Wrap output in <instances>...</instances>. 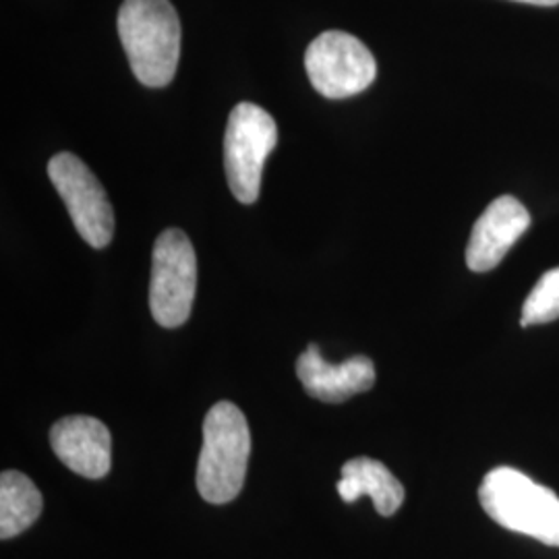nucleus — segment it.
Listing matches in <instances>:
<instances>
[{
	"mask_svg": "<svg viewBox=\"0 0 559 559\" xmlns=\"http://www.w3.org/2000/svg\"><path fill=\"white\" fill-rule=\"evenodd\" d=\"M48 177L81 239L94 249L110 245L115 235V212L98 177L75 154L62 152L48 162Z\"/></svg>",
	"mask_w": 559,
	"mask_h": 559,
	"instance_id": "obj_7",
	"label": "nucleus"
},
{
	"mask_svg": "<svg viewBox=\"0 0 559 559\" xmlns=\"http://www.w3.org/2000/svg\"><path fill=\"white\" fill-rule=\"evenodd\" d=\"M528 226L531 214L516 198L501 195L491 201L473 226L466 247L468 270L483 274L498 267Z\"/></svg>",
	"mask_w": 559,
	"mask_h": 559,
	"instance_id": "obj_8",
	"label": "nucleus"
},
{
	"mask_svg": "<svg viewBox=\"0 0 559 559\" xmlns=\"http://www.w3.org/2000/svg\"><path fill=\"white\" fill-rule=\"evenodd\" d=\"M297 378L311 399L340 404L376 385V365L362 355L332 365L321 357L318 344H309L297 360Z\"/></svg>",
	"mask_w": 559,
	"mask_h": 559,
	"instance_id": "obj_10",
	"label": "nucleus"
},
{
	"mask_svg": "<svg viewBox=\"0 0 559 559\" xmlns=\"http://www.w3.org/2000/svg\"><path fill=\"white\" fill-rule=\"evenodd\" d=\"M485 514L503 528L559 547V496L512 466H498L479 487Z\"/></svg>",
	"mask_w": 559,
	"mask_h": 559,
	"instance_id": "obj_2",
	"label": "nucleus"
},
{
	"mask_svg": "<svg viewBox=\"0 0 559 559\" xmlns=\"http://www.w3.org/2000/svg\"><path fill=\"white\" fill-rule=\"evenodd\" d=\"M57 459L85 479H102L112 466V438L102 420L85 415L64 417L50 429Z\"/></svg>",
	"mask_w": 559,
	"mask_h": 559,
	"instance_id": "obj_9",
	"label": "nucleus"
},
{
	"mask_svg": "<svg viewBox=\"0 0 559 559\" xmlns=\"http://www.w3.org/2000/svg\"><path fill=\"white\" fill-rule=\"evenodd\" d=\"M119 36L133 75L145 87H166L175 80L180 21L170 0H124L119 9Z\"/></svg>",
	"mask_w": 559,
	"mask_h": 559,
	"instance_id": "obj_1",
	"label": "nucleus"
},
{
	"mask_svg": "<svg viewBox=\"0 0 559 559\" xmlns=\"http://www.w3.org/2000/svg\"><path fill=\"white\" fill-rule=\"evenodd\" d=\"M278 143L274 117L258 104L240 102L226 124L224 168L233 195L251 205L260 200L261 173Z\"/></svg>",
	"mask_w": 559,
	"mask_h": 559,
	"instance_id": "obj_4",
	"label": "nucleus"
},
{
	"mask_svg": "<svg viewBox=\"0 0 559 559\" xmlns=\"http://www.w3.org/2000/svg\"><path fill=\"white\" fill-rule=\"evenodd\" d=\"M198 288V258L189 237L168 228L154 242L150 309L162 328H180L189 320Z\"/></svg>",
	"mask_w": 559,
	"mask_h": 559,
	"instance_id": "obj_5",
	"label": "nucleus"
},
{
	"mask_svg": "<svg viewBox=\"0 0 559 559\" xmlns=\"http://www.w3.org/2000/svg\"><path fill=\"white\" fill-rule=\"evenodd\" d=\"M251 431L237 404L222 400L203 420V445L195 471L201 498L210 503L235 500L245 485Z\"/></svg>",
	"mask_w": 559,
	"mask_h": 559,
	"instance_id": "obj_3",
	"label": "nucleus"
},
{
	"mask_svg": "<svg viewBox=\"0 0 559 559\" xmlns=\"http://www.w3.org/2000/svg\"><path fill=\"white\" fill-rule=\"evenodd\" d=\"M305 69L323 98L344 100L365 92L378 78L371 50L355 36L330 29L309 44Z\"/></svg>",
	"mask_w": 559,
	"mask_h": 559,
	"instance_id": "obj_6",
	"label": "nucleus"
},
{
	"mask_svg": "<svg viewBox=\"0 0 559 559\" xmlns=\"http://www.w3.org/2000/svg\"><path fill=\"white\" fill-rule=\"evenodd\" d=\"M338 493L346 503H353L362 496L371 498L381 516H394L406 496L402 483L392 475V471L385 464H381L380 460L365 456L348 460L342 466Z\"/></svg>",
	"mask_w": 559,
	"mask_h": 559,
	"instance_id": "obj_11",
	"label": "nucleus"
},
{
	"mask_svg": "<svg viewBox=\"0 0 559 559\" xmlns=\"http://www.w3.org/2000/svg\"><path fill=\"white\" fill-rule=\"evenodd\" d=\"M514 2H526L535 7H558L559 0H514Z\"/></svg>",
	"mask_w": 559,
	"mask_h": 559,
	"instance_id": "obj_14",
	"label": "nucleus"
},
{
	"mask_svg": "<svg viewBox=\"0 0 559 559\" xmlns=\"http://www.w3.org/2000/svg\"><path fill=\"white\" fill-rule=\"evenodd\" d=\"M556 320H559V267L545 272L535 284L522 305L520 323L528 328Z\"/></svg>",
	"mask_w": 559,
	"mask_h": 559,
	"instance_id": "obj_13",
	"label": "nucleus"
},
{
	"mask_svg": "<svg viewBox=\"0 0 559 559\" xmlns=\"http://www.w3.org/2000/svg\"><path fill=\"white\" fill-rule=\"evenodd\" d=\"M44 500L34 480L17 471L0 475V539L9 540L25 533L40 519Z\"/></svg>",
	"mask_w": 559,
	"mask_h": 559,
	"instance_id": "obj_12",
	"label": "nucleus"
}]
</instances>
